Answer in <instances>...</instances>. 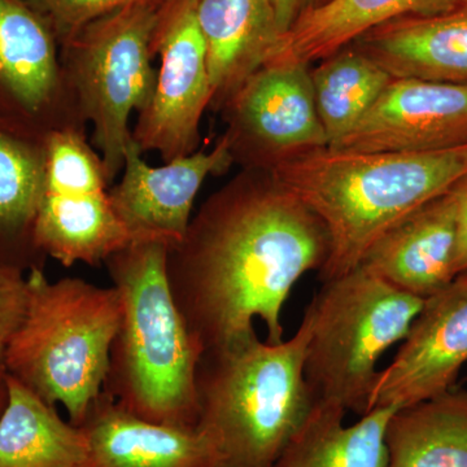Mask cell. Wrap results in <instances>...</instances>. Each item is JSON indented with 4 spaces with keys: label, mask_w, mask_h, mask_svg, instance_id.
Here are the masks:
<instances>
[{
    "label": "cell",
    "mask_w": 467,
    "mask_h": 467,
    "mask_svg": "<svg viewBox=\"0 0 467 467\" xmlns=\"http://www.w3.org/2000/svg\"><path fill=\"white\" fill-rule=\"evenodd\" d=\"M328 251L324 223L296 195L269 171L244 169L169 248V285L202 352L256 334V319L266 342L281 343L288 295L306 273L321 272Z\"/></svg>",
    "instance_id": "1"
},
{
    "label": "cell",
    "mask_w": 467,
    "mask_h": 467,
    "mask_svg": "<svg viewBox=\"0 0 467 467\" xmlns=\"http://www.w3.org/2000/svg\"><path fill=\"white\" fill-rule=\"evenodd\" d=\"M322 221L328 235L322 282L361 265L392 226L467 174V144L427 152L324 149L267 169Z\"/></svg>",
    "instance_id": "2"
},
{
    "label": "cell",
    "mask_w": 467,
    "mask_h": 467,
    "mask_svg": "<svg viewBox=\"0 0 467 467\" xmlns=\"http://www.w3.org/2000/svg\"><path fill=\"white\" fill-rule=\"evenodd\" d=\"M168 251L162 243H130L106 261L121 300V321L104 392L150 422L196 429L202 348L171 294Z\"/></svg>",
    "instance_id": "3"
},
{
    "label": "cell",
    "mask_w": 467,
    "mask_h": 467,
    "mask_svg": "<svg viewBox=\"0 0 467 467\" xmlns=\"http://www.w3.org/2000/svg\"><path fill=\"white\" fill-rule=\"evenodd\" d=\"M312 326L309 303L290 339L261 342L256 333L202 352L196 429L213 444L214 467H275L315 404L304 371Z\"/></svg>",
    "instance_id": "4"
},
{
    "label": "cell",
    "mask_w": 467,
    "mask_h": 467,
    "mask_svg": "<svg viewBox=\"0 0 467 467\" xmlns=\"http://www.w3.org/2000/svg\"><path fill=\"white\" fill-rule=\"evenodd\" d=\"M26 284V312L3 353V367L81 426L109 376L121 321L119 291L78 276L50 281L43 267L27 272Z\"/></svg>",
    "instance_id": "5"
},
{
    "label": "cell",
    "mask_w": 467,
    "mask_h": 467,
    "mask_svg": "<svg viewBox=\"0 0 467 467\" xmlns=\"http://www.w3.org/2000/svg\"><path fill=\"white\" fill-rule=\"evenodd\" d=\"M423 303L362 265L322 282L304 368L313 401L367 414L378 362L407 337Z\"/></svg>",
    "instance_id": "6"
},
{
    "label": "cell",
    "mask_w": 467,
    "mask_h": 467,
    "mask_svg": "<svg viewBox=\"0 0 467 467\" xmlns=\"http://www.w3.org/2000/svg\"><path fill=\"white\" fill-rule=\"evenodd\" d=\"M164 2L137 0L67 42L64 67L82 119L92 125V146L110 184L121 173L133 140L130 117L149 107L155 91L152 39Z\"/></svg>",
    "instance_id": "7"
},
{
    "label": "cell",
    "mask_w": 467,
    "mask_h": 467,
    "mask_svg": "<svg viewBox=\"0 0 467 467\" xmlns=\"http://www.w3.org/2000/svg\"><path fill=\"white\" fill-rule=\"evenodd\" d=\"M109 189L103 161L81 125L48 134L45 183L34 229L36 247L46 259L64 266H98L130 244Z\"/></svg>",
    "instance_id": "8"
},
{
    "label": "cell",
    "mask_w": 467,
    "mask_h": 467,
    "mask_svg": "<svg viewBox=\"0 0 467 467\" xmlns=\"http://www.w3.org/2000/svg\"><path fill=\"white\" fill-rule=\"evenodd\" d=\"M152 52L160 60L155 91L138 115L133 140L140 152L155 150L167 162L198 150L202 115L211 107L207 48L193 0H165Z\"/></svg>",
    "instance_id": "9"
},
{
    "label": "cell",
    "mask_w": 467,
    "mask_h": 467,
    "mask_svg": "<svg viewBox=\"0 0 467 467\" xmlns=\"http://www.w3.org/2000/svg\"><path fill=\"white\" fill-rule=\"evenodd\" d=\"M223 112L234 162L267 171L282 160L328 147L310 66L273 60L242 85Z\"/></svg>",
    "instance_id": "10"
},
{
    "label": "cell",
    "mask_w": 467,
    "mask_h": 467,
    "mask_svg": "<svg viewBox=\"0 0 467 467\" xmlns=\"http://www.w3.org/2000/svg\"><path fill=\"white\" fill-rule=\"evenodd\" d=\"M0 119L42 133L85 122L57 36L26 0H0Z\"/></svg>",
    "instance_id": "11"
},
{
    "label": "cell",
    "mask_w": 467,
    "mask_h": 467,
    "mask_svg": "<svg viewBox=\"0 0 467 467\" xmlns=\"http://www.w3.org/2000/svg\"><path fill=\"white\" fill-rule=\"evenodd\" d=\"M401 343L378 371L368 411L410 407L456 387L467 364V270L425 300Z\"/></svg>",
    "instance_id": "12"
},
{
    "label": "cell",
    "mask_w": 467,
    "mask_h": 467,
    "mask_svg": "<svg viewBox=\"0 0 467 467\" xmlns=\"http://www.w3.org/2000/svg\"><path fill=\"white\" fill-rule=\"evenodd\" d=\"M233 162L223 137L212 150H195L161 167H150L131 140L121 180L109 189L113 209L130 243H162L168 248L178 244L190 225L202 183L209 175L225 173Z\"/></svg>",
    "instance_id": "13"
},
{
    "label": "cell",
    "mask_w": 467,
    "mask_h": 467,
    "mask_svg": "<svg viewBox=\"0 0 467 467\" xmlns=\"http://www.w3.org/2000/svg\"><path fill=\"white\" fill-rule=\"evenodd\" d=\"M467 144V85L392 78L356 128L330 149L427 152Z\"/></svg>",
    "instance_id": "14"
},
{
    "label": "cell",
    "mask_w": 467,
    "mask_h": 467,
    "mask_svg": "<svg viewBox=\"0 0 467 467\" xmlns=\"http://www.w3.org/2000/svg\"><path fill=\"white\" fill-rule=\"evenodd\" d=\"M457 241V208L450 190L384 233L361 265L427 300L456 278Z\"/></svg>",
    "instance_id": "15"
},
{
    "label": "cell",
    "mask_w": 467,
    "mask_h": 467,
    "mask_svg": "<svg viewBox=\"0 0 467 467\" xmlns=\"http://www.w3.org/2000/svg\"><path fill=\"white\" fill-rule=\"evenodd\" d=\"M196 21L207 48L211 107L225 109L281 45L272 0H193Z\"/></svg>",
    "instance_id": "16"
},
{
    "label": "cell",
    "mask_w": 467,
    "mask_h": 467,
    "mask_svg": "<svg viewBox=\"0 0 467 467\" xmlns=\"http://www.w3.org/2000/svg\"><path fill=\"white\" fill-rule=\"evenodd\" d=\"M92 467H214L216 451L199 429L150 422L101 392L81 425Z\"/></svg>",
    "instance_id": "17"
},
{
    "label": "cell",
    "mask_w": 467,
    "mask_h": 467,
    "mask_svg": "<svg viewBox=\"0 0 467 467\" xmlns=\"http://www.w3.org/2000/svg\"><path fill=\"white\" fill-rule=\"evenodd\" d=\"M358 50L392 78L467 85V5L410 16L377 27L358 39Z\"/></svg>",
    "instance_id": "18"
},
{
    "label": "cell",
    "mask_w": 467,
    "mask_h": 467,
    "mask_svg": "<svg viewBox=\"0 0 467 467\" xmlns=\"http://www.w3.org/2000/svg\"><path fill=\"white\" fill-rule=\"evenodd\" d=\"M50 133L0 119V263L24 273L45 265L34 229Z\"/></svg>",
    "instance_id": "19"
},
{
    "label": "cell",
    "mask_w": 467,
    "mask_h": 467,
    "mask_svg": "<svg viewBox=\"0 0 467 467\" xmlns=\"http://www.w3.org/2000/svg\"><path fill=\"white\" fill-rule=\"evenodd\" d=\"M463 0H322L282 36L272 60L306 66L348 47L365 34L395 20L444 14Z\"/></svg>",
    "instance_id": "20"
},
{
    "label": "cell",
    "mask_w": 467,
    "mask_h": 467,
    "mask_svg": "<svg viewBox=\"0 0 467 467\" xmlns=\"http://www.w3.org/2000/svg\"><path fill=\"white\" fill-rule=\"evenodd\" d=\"M0 467H92L85 430L8 374Z\"/></svg>",
    "instance_id": "21"
},
{
    "label": "cell",
    "mask_w": 467,
    "mask_h": 467,
    "mask_svg": "<svg viewBox=\"0 0 467 467\" xmlns=\"http://www.w3.org/2000/svg\"><path fill=\"white\" fill-rule=\"evenodd\" d=\"M398 408H376L344 425L347 411L315 401L275 467H387V426Z\"/></svg>",
    "instance_id": "22"
},
{
    "label": "cell",
    "mask_w": 467,
    "mask_h": 467,
    "mask_svg": "<svg viewBox=\"0 0 467 467\" xmlns=\"http://www.w3.org/2000/svg\"><path fill=\"white\" fill-rule=\"evenodd\" d=\"M386 442L387 467H467V389L398 409Z\"/></svg>",
    "instance_id": "23"
},
{
    "label": "cell",
    "mask_w": 467,
    "mask_h": 467,
    "mask_svg": "<svg viewBox=\"0 0 467 467\" xmlns=\"http://www.w3.org/2000/svg\"><path fill=\"white\" fill-rule=\"evenodd\" d=\"M310 78L328 147L342 142L392 81L379 64L350 46L310 67Z\"/></svg>",
    "instance_id": "24"
},
{
    "label": "cell",
    "mask_w": 467,
    "mask_h": 467,
    "mask_svg": "<svg viewBox=\"0 0 467 467\" xmlns=\"http://www.w3.org/2000/svg\"><path fill=\"white\" fill-rule=\"evenodd\" d=\"M50 26L55 36L70 42L86 26L137 0H26Z\"/></svg>",
    "instance_id": "25"
},
{
    "label": "cell",
    "mask_w": 467,
    "mask_h": 467,
    "mask_svg": "<svg viewBox=\"0 0 467 467\" xmlns=\"http://www.w3.org/2000/svg\"><path fill=\"white\" fill-rule=\"evenodd\" d=\"M26 273L0 263V359L26 312Z\"/></svg>",
    "instance_id": "26"
},
{
    "label": "cell",
    "mask_w": 467,
    "mask_h": 467,
    "mask_svg": "<svg viewBox=\"0 0 467 467\" xmlns=\"http://www.w3.org/2000/svg\"><path fill=\"white\" fill-rule=\"evenodd\" d=\"M456 202L457 223H459V241H457L456 272L467 270V174L451 189Z\"/></svg>",
    "instance_id": "27"
},
{
    "label": "cell",
    "mask_w": 467,
    "mask_h": 467,
    "mask_svg": "<svg viewBox=\"0 0 467 467\" xmlns=\"http://www.w3.org/2000/svg\"><path fill=\"white\" fill-rule=\"evenodd\" d=\"M272 2L279 29L285 36L304 12L315 7L322 0H272Z\"/></svg>",
    "instance_id": "28"
},
{
    "label": "cell",
    "mask_w": 467,
    "mask_h": 467,
    "mask_svg": "<svg viewBox=\"0 0 467 467\" xmlns=\"http://www.w3.org/2000/svg\"><path fill=\"white\" fill-rule=\"evenodd\" d=\"M5 401H7V373L0 359V414L5 409Z\"/></svg>",
    "instance_id": "29"
}]
</instances>
